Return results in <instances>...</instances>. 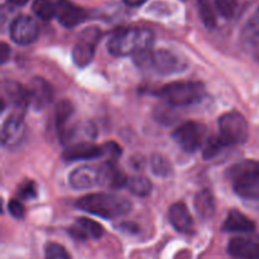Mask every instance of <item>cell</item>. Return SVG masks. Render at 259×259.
I'll return each mask as SVG.
<instances>
[{"label":"cell","instance_id":"e575fe53","mask_svg":"<svg viewBox=\"0 0 259 259\" xmlns=\"http://www.w3.org/2000/svg\"><path fill=\"white\" fill-rule=\"evenodd\" d=\"M29 0H8V4L13 8H20L24 7Z\"/></svg>","mask_w":259,"mask_h":259},{"label":"cell","instance_id":"44dd1931","mask_svg":"<svg viewBox=\"0 0 259 259\" xmlns=\"http://www.w3.org/2000/svg\"><path fill=\"white\" fill-rule=\"evenodd\" d=\"M125 174L116 168L115 163L113 162H105L101 166V185L111 187V189H120V187L126 186Z\"/></svg>","mask_w":259,"mask_h":259},{"label":"cell","instance_id":"277c9868","mask_svg":"<svg viewBox=\"0 0 259 259\" xmlns=\"http://www.w3.org/2000/svg\"><path fill=\"white\" fill-rule=\"evenodd\" d=\"M136 63L141 68L151 70L158 75H174L184 71L187 67V62L184 57L167 50L142 52L136 56Z\"/></svg>","mask_w":259,"mask_h":259},{"label":"cell","instance_id":"6da1fadb","mask_svg":"<svg viewBox=\"0 0 259 259\" xmlns=\"http://www.w3.org/2000/svg\"><path fill=\"white\" fill-rule=\"evenodd\" d=\"M76 206L82 211L104 219H115L123 217L132 209V204L125 197L105 192L86 195L76 201Z\"/></svg>","mask_w":259,"mask_h":259},{"label":"cell","instance_id":"e0dca14e","mask_svg":"<svg viewBox=\"0 0 259 259\" xmlns=\"http://www.w3.org/2000/svg\"><path fill=\"white\" fill-rule=\"evenodd\" d=\"M168 219L177 232L184 234H191L194 232V220L184 202H176L169 207Z\"/></svg>","mask_w":259,"mask_h":259},{"label":"cell","instance_id":"ffe728a7","mask_svg":"<svg viewBox=\"0 0 259 259\" xmlns=\"http://www.w3.org/2000/svg\"><path fill=\"white\" fill-rule=\"evenodd\" d=\"M254 229V222L238 210H232L223 224V230L228 233H250Z\"/></svg>","mask_w":259,"mask_h":259},{"label":"cell","instance_id":"cb8c5ba5","mask_svg":"<svg viewBox=\"0 0 259 259\" xmlns=\"http://www.w3.org/2000/svg\"><path fill=\"white\" fill-rule=\"evenodd\" d=\"M33 13L42 20H51L56 17L57 2L53 0H34L32 5Z\"/></svg>","mask_w":259,"mask_h":259},{"label":"cell","instance_id":"5b68a950","mask_svg":"<svg viewBox=\"0 0 259 259\" xmlns=\"http://www.w3.org/2000/svg\"><path fill=\"white\" fill-rule=\"evenodd\" d=\"M158 95L174 106H187L204 98L205 88L197 81H176L163 86Z\"/></svg>","mask_w":259,"mask_h":259},{"label":"cell","instance_id":"2e32d148","mask_svg":"<svg viewBox=\"0 0 259 259\" xmlns=\"http://www.w3.org/2000/svg\"><path fill=\"white\" fill-rule=\"evenodd\" d=\"M103 148L95 146L93 143L82 142V143H76L72 146H68L63 151V159L65 161H82V159H95L99 157H103Z\"/></svg>","mask_w":259,"mask_h":259},{"label":"cell","instance_id":"7a4b0ae2","mask_svg":"<svg viewBox=\"0 0 259 259\" xmlns=\"http://www.w3.org/2000/svg\"><path fill=\"white\" fill-rule=\"evenodd\" d=\"M154 34L147 28H129L120 30L110 38L108 50L115 57L137 56L151 50Z\"/></svg>","mask_w":259,"mask_h":259},{"label":"cell","instance_id":"ba28073f","mask_svg":"<svg viewBox=\"0 0 259 259\" xmlns=\"http://www.w3.org/2000/svg\"><path fill=\"white\" fill-rule=\"evenodd\" d=\"M100 35L101 33L98 28H88L81 33L72 50V58L76 66L80 68L86 67L93 61Z\"/></svg>","mask_w":259,"mask_h":259},{"label":"cell","instance_id":"836d02e7","mask_svg":"<svg viewBox=\"0 0 259 259\" xmlns=\"http://www.w3.org/2000/svg\"><path fill=\"white\" fill-rule=\"evenodd\" d=\"M0 47H2L0 48V58H2V63H5L10 56V48L5 42H3Z\"/></svg>","mask_w":259,"mask_h":259},{"label":"cell","instance_id":"52a82bcc","mask_svg":"<svg viewBox=\"0 0 259 259\" xmlns=\"http://www.w3.org/2000/svg\"><path fill=\"white\" fill-rule=\"evenodd\" d=\"M206 129L196 121H187L177 126L172 133V139L187 153H194L204 146Z\"/></svg>","mask_w":259,"mask_h":259},{"label":"cell","instance_id":"f546056e","mask_svg":"<svg viewBox=\"0 0 259 259\" xmlns=\"http://www.w3.org/2000/svg\"><path fill=\"white\" fill-rule=\"evenodd\" d=\"M46 259H71V257L62 245L51 243L46 247Z\"/></svg>","mask_w":259,"mask_h":259},{"label":"cell","instance_id":"4316f807","mask_svg":"<svg viewBox=\"0 0 259 259\" xmlns=\"http://www.w3.org/2000/svg\"><path fill=\"white\" fill-rule=\"evenodd\" d=\"M225 147L228 146L220 138V136L211 137V138L206 139L204 146H202V156H204L205 159H211L214 157H217Z\"/></svg>","mask_w":259,"mask_h":259},{"label":"cell","instance_id":"7402d4cb","mask_svg":"<svg viewBox=\"0 0 259 259\" xmlns=\"http://www.w3.org/2000/svg\"><path fill=\"white\" fill-rule=\"evenodd\" d=\"M195 210L201 219L207 220L215 214V200L211 191L207 189L201 190L195 196Z\"/></svg>","mask_w":259,"mask_h":259},{"label":"cell","instance_id":"83f0119b","mask_svg":"<svg viewBox=\"0 0 259 259\" xmlns=\"http://www.w3.org/2000/svg\"><path fill=\"white\" fill-rule=\"evenodd\" d=\"M152 172L156 176L159 177H168L172 175V166L166 157L161 154H153L151 158Z\"/></svg>","mask_w":259,"mask_h":259},{"label":"cell","instance_id":"d6a6232c","mask_svg":"<svg viewBox=\"0 0 259 259\" xmlns=\"http://www.w3.org/2000/svg\"><path fill=\"white\" fill-rule=\"evenodd\" d=\"M8 210H9L10 215H12L13 218H15V219H22V218L24 217V206H23L22 202L18 201V200H10L9 204H8Z\"/></svg>","mask_w":259,"mask_h":259},{"label":"cell","instance_id":"484cf974","mask_svg":"<svg viewBox=\"0 0 259 259\" xmlns=\"http://www.w3.org/2000/svg\"><path fill=\"white\" fill-rule=\"evenodd\" d=\"M199 5V12L201 20L207 28H214L217 24V18H215V3L212 0H197Z\"/></svg>","mask_w":259,"mask_h":259},{"label":"cell","instance_id":"8fae6325","mask_svg":"<svg viewBox=\"0 0 259 259\" xmlns=\"http://www.w3.org/2000/svg\"><path fill=\"white\" fill-rule=\"evenodd\" d=\"M29 106L35 111L45 110L53 100V90L43 77H34L28 83Z\"/></svg>","mask_w":259,"mask_h":259},{"label":"cell","instance_id":"5bb4252c","mask_svg":"<svg viewBox=\"0 0 259 259\" xmlns=\"http://www.w3.org/2000/svg\"><path fill=\"white\" fill-rule=\"evenodd\" d=\"M73 113V106L70 101L62 100L57 104L55 110V121H56V128H57L60 138L63 143H67L71 141L75 133V126L71 125V119H72Z\"/></svg>","mask_w":259,"mask_h":259},{"label":"cell","instance_id":"8992f818","mask_svg":"<svg viewBox=\"0 0 259 259\" xmlns=\"http://www.w3.org/2000/svg\"><path fill=\"white\" fill-rule=\"evenodd\" d=\"M219 136L227 146L245 143L249 136V128L244 116L237 111L223 114L219 118Z\"/></svg>","mask_w":259,"mask_h":259},{"label":"cell","instance_id":"1f68e13d","mask_svg":"<svg viewBox=\"0 0 259 259\" xmlns=\"http://www.w3.org/2000/svg\"><path fill=\"white\" fill-rule=\"evenodd\" d=\"M18 195L22 200H33L37 197V185L33 181H25L18 189Z\"/></svg>","mask_w":259,"mask_h":259},{"label":"cell","instance_id":"d4e9b609","mask_svg":"<svg viewBox=\"0 0 259 259\" xmlns=\"http://www.w3.org/2000/svg\"><path fill=\"white\" fill-rule=\"evenodd\" d=\"M126 186H128L129 191L136 195V196H147L152 191V184L147 177L134 176L132 179H128Z\"/></svg>","mask_w":259,"mask_h":259},{"label":"cell","instance_id":"f1b7e54d","mask_svg":"<svg viewBox=\"0 0 259 259\" xmlns=\"http://www.w3.org/2000/svg\"><path fill=\"white\" fill-rule=\"evenodd\" d=\"M217 12L227 19H230L235 14L238 0H214Z\"/></svg>","mask_w":259,"mask_h":259},{"label":"cell","instance_id":"d6986e66","mask_svg":"<svg viewBox=\"0 0 259 259\" xmlns=\"http://www.w3.org/2000/svg\"><path fill=\"white\" fill-rule=\"evenodd\" d=\"M104 229L99 223L88 218H80L76 222L75 227L70 229V234L78 240H85L88 238L99 239L103 235Z\"/></svg>","mask_w":259,"mask_h":259},{"label":"cell","instance_id":"4dcf8cb0","mask_svg":"<svg viewBox=\"0 0 259 259\" xmlns=\"http://www.w3.org/2000/svg\"><path fill=\"white\" fill-rule=\"evenodd\" d=\"M104 152V157H106V162H113L115 163L116 159L121 156V148L114 142H108V143L101 146Z\"/></svg>","mask_w":259,"mask_h":259},{"label":"cell","instance_id":"ac0fdd59","mask_svg":"<svg viewBox=\"0 0 259 259\" xmlns=\"http://www.w3.org/2000/svg\"><path fill=\"white\" fill-rule=\"evenodd\" d=\"M228 252L239 259H259V243L248 238H233L228 245Z\"/></svg>","mask_w":259,"mask_h":259},{"label":"cell","instance_id":"7c38bea8","mask_svg":"<svg viewBox=\"0 0 259 259\" xmlns=\"http://www.w3.org/2000/svg\"><path fill=\"white\" fill-rule=\"evenodd\" d=\"M25 139L24 116L12 113L5 120L2 129L3 146L7 148H17Z\"/></svg>","mask_w":259,"mask_h":259},{"label":"cell","instance_id":"9c48e42d","mask_svg":"<svg viewBox=\"0 0 259 259\" xmlns=\"http://www.w3.org/2000/svg\"><path fill=\"white\" fill-rule=\"evenodd\" d=\"M10 38L20 46H28L35 42L39 35L38 23L29 15H19L10 24Z\"/></svg>","mask_w":259,"mask_h":259},{"label":"cell","instance_id":"3957f363","mask_svg":"<svg viewBox=\"0 0 259 259\" xmlns=\"http://www.w3.org/2000/svg\"><path fill=\"white\" fill-rule=\"evenodd\" d=\"M227 177L238 196L259 201V162L245 159L233 164L228 168Z\"/></svg>","mask_w":259,"mask_h":259},{"label":"cell","instance_id":"d590c367","mask_svg":"<svg viewBox=\"0 0 259 259\" xmlns=\"http://www.w3.org/2000/svg\"><path fill=\"white\" fill-rule=\"evenodd\" d=\"M123 2L125 3L128 7L137 8V7H141V5H143L147 0H123Z\"/></svg>","mask_w":259,"mask_h":259},{"label":"cell","instance_id":"4fadbf2b","mask_svg":"<svg viewBox=\"0 0 259 259\" xmlns=\"http://www.w3.org/2000/svg\"><path fill=\"white\" fill-rule=\"evenodd\" d=\"M70 186L75 190H88L101 185V166H81L70 175Z\"/></svg>","mask_w":259,"mask_h":259},{"label":"cell","instance_id":"30bf717a","mask_svg":"<svg viewBox=\"0 0 259 259\" xmlns=\"http://www.w3.org/2000/svg\"><path fill=\"white\" fill-rule=\"evenodd\" d=\"M2 90L4 94L3 100L8 101L13 106L12 113L24 116L27 109L29 108V95L27 88L17 81L5 80L2 83Z\"/></svg>","mask_w":259,"mask_h":259},{"label":"cell","instance_id":"9a60e30c","mask_svg":"<svg viewBox=\"0 0 259 259\" xmlns=\"http://www.w3.org/2000/svg\"><path fill=\"white\" fill-rule=\"evenodd\" d=\"M56 18L58 23L65 28H73L85 22L88 13L82 8L77 7L68 0H58Z\"/></svg>","mask_w":259,"mask_h":259},{"label":"cell","instance_id":"603a6c76","mask_svg":"<svg viewBox=\"0 0 259 259\" xmlns=\"http://www.w3.org/2000/svg\"><path fill=\"white\" fill-rule=\"evenodd\" d=\"M242 40L249 47L254 48L259 46V7L243 27Z\"/></svg>","mask_w":259,"mask_h":259}]
</instances>
